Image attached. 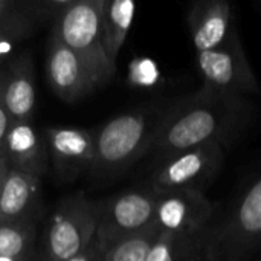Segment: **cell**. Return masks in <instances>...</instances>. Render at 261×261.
Wrapping results in <instances>:
<instances>
[{
	"instance_id": "25",
	"label": "cell",
	"mask_w": 261,
	"mask_h": 261,
	"mask_svg": "<svg viewBox=\"0 0 261 261\" xmlns=\"http://www.w3.org/2000/svg\"><path fill=\"white\" fill-rule=\"evenodd\" d=\"M21 6V2L15 0H0V18L15 12Z\"/></svg>"
},
{
	"instance_id": "3",
	"label": "cell",
	"mask_w": 261,
	"mask_h": 261,
	"mask_svg": "<svg viewBox=\"0 0 261 261\" xmlns=\"http://www.w3.org/2000/svg\"><path fill=\"white\" fill-rule=\"evenodd\" d=\"M261 248V177L202 236L203 261H248Z\"/></svg>"
},
{
	"instance_id": "16",
	"label": "cell",
	"mask_w": 261,
	"mask_h": 261,
	"mask_svg": "<svg viewBox=\"0 0 261 261\" xmlns=\"http://www.w3.org/2000/svg\"><path fill=\"white\" fill-rule=\"evenodd\" d=\"M135 14L136 3L132 0H106L101 20V35L104 50L109 60L115 64L130 32Z\"/></svg>"
},
{
	"instance_id": "27",
	"label": "cell",
	"mask_w": 261,
	"mask_h": 261,
	"mask_svg": "<svg viewBox=\"0 0 261 261\" xmlns=\"http://www.w3.org/2000/svg\"><path fill=\"white\" fill-rule=\"evenodd\" d=\"M0 261H18V260H14V258H6V257H0Z\"/></svg>"
},
{
	"instance_id": "22",
	"label": "cell",
	"mask_w": 261,
	"mask_h": 261,
	"mask_svg": "<svg viewBox=\"0 0 261 261\" xmlns=\"http://www.w3.org/2000/svg\"><path fill=\"white\" fill-rule=\"evenodd\" d=\"M159 76H161L159 70L151 60L142 58V60H136V63L133 64L132 78H133V83H136L141 87L154 86L158 83Z\"/></svg>"
},
{
	"instance_id": "18",
	"label": "cell",
	"mask_w": 261,
	"mask_h": 261,
	"mask_svg": "<svg viewBox=\"0 0 261 261\" xmlns=\"http://www.w3.org/2000/svg\"><path fill=\"white\" fill-rule=\"evenodd\" d=\"M161 234L158 226L153 225L139 234L118 240L102 248V261H147Z\"/></svg>"
},
{
	"instance_id": "7",
	"label": "cell",
	"mask_w": 261,
	"mask_h": 261,
	"mask_svg": "<svg viewBox=\"0 0 261 261\" xmlns=\"http://www.w3.org/2000/svg\"><path fill=\"white\" fill-rule=\"evenodd\" d=\"M156 200L158 194L150 188L119 193L96 203V240L101 248L151 228Z\"/></svg>"
},
{
	"instance_id": "17",
	"label": "cell",
	"mask_w": 261,
	"mask_h": 261,
	"mask_svg": "<svg viewBox=\"0 0 261 261\" xmlns=\"http://www.w3.org/2000/svg\"><path fill=\"white\" fill-rule=\"evenodd\" d=\"M202 236L161 234L147 261H203Z\"/></svg>"
},
{
	"instance_id": "24",
	"label": "cell",
	"mask_w": 261,
	"mask_h": 261,
	"mask_svg": "<svg viewBox=\"0 0 261 261\" xmlns=\"http://www.w3.org/2000/svg\"><path fill=\"white\" fill-rule=\"evenodd\" d=\"M64 261H102V248L95 237V240L86 249Z\"/></svg>"
},
{
	"instance_id": "26",
	"label": "cell",
	"mask_w": 261,
	"mask_h": 261,
	"mask_svg": "<svg viewBox=\"0 0 261 261\" xmlns=\"http://www.w3.org/2000/svg\"><path fill=\"white\" fill-rule=\"evenodd\" d=\"M6 173H8V164H6L5 159H0V190H2V185H3Z\"/></svg>"
},
{
	"instance_id": "20",
	"label": "cell",
	"mask_w": 261,
	"mask_h": 261,
	"mask_svg": "<svg viewBox=\"0 0 261 261\" xmlns=\"http://www.w3.org/2000/svg\"><path fill=\"white\" fill-rule=\"evenodd\" d=\"M37 18L31 14L26 3H21V6L0 18V55L3 52H9L11 47H14L18 41L24 40L37 24Z\"/></svg>"
},
{
	"instance_id": "5",
	"label": "cell",
	"mask_w": 261,
	"mask_h": 261,
	"mask_svg": "<svg viewBox=\"0 0 261 261\" xmlns=\"http://www.w3.org/2000/svg\"><path fill=\"white\" fill-rule=\"evenodd\" d=\"M96 203L76 193L61 199L41 240V261H64L86 249L96 237Z\"/></svg>"
},
{
	"instance_id": "15",
	"label": "cell",
	"mask_w": 261,
	"mask_h": 261,
	"mask_svg": "<svg viewBox=\"0 0 261 261\" xmlns=\"http://www.w3.org/2000/svg\"><path fill=\"white\" fill-rule=\"evenodd\" d=\"M3 99L11 122L32 121L37 104L34 63L29 54H20L5 67Z\"/></svg>"
},
{
	"instance_id": "10",
	"label": "cell",
	"mask_w": 261,
	"mask_h": 261,
	"mask_svg": "<svg viewBox=\"0 0 261 261\" xmlns=\"http://www.w3.org/2000/svg\"><path fill=\"white\" fill-rule=\"evenodd\" d=\"M44 67L49 87L66 102H76L98 89L86 61L52 34L46 43Z\"/></svg>"
},
{
	"instance_id": "6",
	"label": "cell",
	"mask_w": 261,
	"mask_h": 261,
	"mask_svg": "<svg viewBox=\"0 0 261 261\" xmlns=\"http://www.w3.org/2000/svg\"><path fill=\"white\" fill-rule=\"evenodd\" d=\"M226 148L208 144L161 159L151 177L154 193L191 190L205 193L214 182L225 162Z\"/></svg>"
},
{
	"instance_id": "4",
	"label": "cell",
	"mask_w": 261,
	"mask_h": 261,
	"mask_svg": "<svg viewBox=\"0 0 261 261\" xmlns=\"http://www.w3.org/2000/svg\"><path fill=\"white\" fill-rule=\"evenodd\" d=\"M106 0H70L69 6L54 20L52 35L78 54L92 70L98 87L109 84L116 64L102 46L101 20Z\"/></svg>"
},
{
	"instance_id": "14",
	"label": "cell",
	"mask_w": 261,
	"mask_h": 261,
	"mask_svg": "<svg viewBox=\"0 0 261 261\" xmlns=\"http://www.w3.org/2000/svg\"><path fill=\"white\" fill-rule=\"evenodd\" d=\"M41 197V177L8 168L0 190V225L34 222Z\"/></svg>"
},
{
	"instance_id": "8",
	"label": "cell",
	"mask_w": 261,
	"mask_h": 261,
	"mask_svg": "<svg viewBox=\"0 0 261 261\" xmlns=\"http://www.w3.org/2000/svg\"><path fill=\"white\" fill-rule=\"evenodd\" d=\"M197 67L203 86L217 92L237 96L260 92L258 81L243 50L239 31L222 46L197 54Z\"/></svg>"
},
{
	"instance_id": "12",
	"label": "cell",
	"mask_w": 261,
	"mask_h": 261,
	"mask_svg": "<svg viewBox=\"0 0 261 261\" xmlns=\"http://www.w3.org/2000/svg\"><path fill=\"white\" fill-rule=\"evenodd\" d=\"M188 28L196 54L222 46L234 32V11L226 0H199L188 11Z\"/></svg>"
},
{
	"instance_id": "13",
	"label": "cell",
	"mask_w": 261,
	"mask_h": 261,
	"mask_svg": "<svg viewBox=\"0 0 261 261\" xmlns=\"http://www.w3.org/2000/svg\"><path fill=\"white\" fill-rule=\"evenodd\" d=\"M5 161L14 168L41 177L49 167V153L43 133L31 121L11 122L5 139Z\"/></svg>"
},
{
	"instance_id": "1",
	"label": "cell",
	"mask_w": 261,
	"mask_h": 261,
	"mask_svg": "<svg viewBox=\"0 0 261 261\" xmlns=\"http://www.w3.org/2000/svg\"><path fill=\"white\" fill-rule=\"evenodd\" d=\"M246 96L202 86L196 93L170 106L161 121L153 150L159 159L208 144L225 148L249 122Z\"/></svg>"
},
{
	"instance_id": "9",
	"label": "cell",
	"mask_w": 261,
	"mask_h": 261,
	"mask_svg": "<svg viewBox=\"0 0 261 261\" xmlns=\"http://www.w3.org/2000/svg\"><path fill=\"white\" fill-rule=\"evenodd\" d=\"M156 194L154 225L162 234L202 236L213 222L214 206L203 193L179 190Z\"/></svg>"
},
{
	"instance_id": "19",
	"label": "cell",
	"mask_w": 261,
	"mask_h": 261,
	"mask_svg": "<svg viewBox=\"0 0 261 261\" xmlns=\"http://www.w3.org/2000/svg\"><path fill=\"white\" fill-rule=\"evenodd\" d=\"M35 249V223L0 225V257L31 261Z\"/></svg>"
},
{
	"instance_id": "23",
	"label": "cell",
	"mask_w": 261,
	"mask_h": 261,
	"mask_svg": "<svg viewBox=\"0 0 261 261\" xmlns=\"http://www.w3.org/2000/svg\"><path fill=\"white\" fill-rule=\"evenodd\" d=\"M3 75H5V67H0V159H5V139L11 127V118L8 115L3 99Z\"/></svg>"
},
{
	"instance_id": "21",
	"label": "cell",
	"mask_w": 261,
	"mask_h": 261,
	"mask_svg": "<svg viewBox=\"0 0 261 261\" xmlns=\"http://www.w3.org/2000/svg\"><path fill=\"white\" fill-rule=\"evenodd\" d=\"M70 0H41V2H28L26 6L31 11V14L37 18V21L41 20H55L67 6Z\"/></svg>"
},
{
	"instance_id": "2",
	"label": "cell",
	"mask_w": 261,
	"mask_h": 261,
	"mask_svg": "<svg viewBox=\"0 0 261 261\" xmlns=\"http://www.w3.org/2000/svg\"><path fill=\"white\" fill-rule=\"evenodd\" d=\"M167 109L125 112L92 133L93 162L90 171L95 176L110 177L127 170L147 150L153 148Z\"/></svg>"
},
{
	"instance_id": "11",
	"label": "cell",
	"mask_w": 261,
	"mask_h": 261,
	"mask_svg": "<svg viewBox=\"0 0 261 261\" xmlns=\"http://www.w3.org/2000/svg\"><path fill=\"white\" fill-rule=\"evenodd\" d=\"M43 136L49 153V162L60 179L72 180L92 168V132L75 127H50L43 130Z\"/></svg>"
}]
</instances>
